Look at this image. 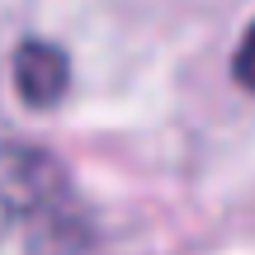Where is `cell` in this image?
<instances>
[{"label":"cell","instance_id":"1","mask_svg":"<svg viewBox=\"0 0 255 255\" xmlns=\"http://www.w3.org/2000/svg\"><path fill=\"white\" fill-rule=\"evenodd\" d=\"M90 241L71 175L38 146H0V255H85Z\"/></svg>","mask_w":255,"mask_h":255},{"label":"cell","instance_id":"2","mask_svg":"<svg viewBox=\"0 0 255 255\" xmlns=\"http://www.w3.org/2000/svg\"><path fill=\"white\" fill-rule=\"evenodd\" d=\"M66 81H71V71H66V52L52 43H24L14 52V90L24 95V104H33V109H47V104H57L66 95Z\"/></svg>","mask_w":255,"mask_h":255},{"label":"cell","instance_id":"3","mask_svg":"<svg viewBox=\"0 0 255 255\" xmlns=\"http://www.w3.org/2000/svg\"><path fill=\"white\" fill-rule=\"evenodd\" d=\"M232 76H237L246 90H255V24L246 28V38H241L237 57H232Z\"/></svg>","mask_w":255,"mask_h":255}]
</instances>
